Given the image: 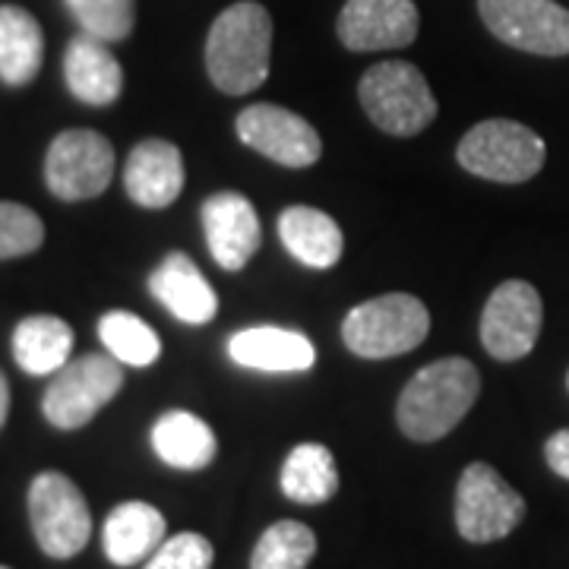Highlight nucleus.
<instances>
[{"instance_id": "obj_14", "label": "nucleus", "mask_w": 569, "mask_h": 569, "mask_svg": "<svg viewBox=\"0 0 569 569\" xmlns=\"http://www.w3.org/2000/svg\"><path fill=\"white\" fill-rule=\"evenodd\" d=\"M203 228L212 260L228 272L244 269L250 263V257L257 253L260 238H263L253 203L241 193H231V190L206 200Z\"/></svg>"}, {"instance_id": "obj_33", "label": "nucleus", "mask_w": 569, "mask_h": 569, "mask_svg": "<svg viewBox=\"0 0 569 569\" xmlns=\"http://www.w3.org/2000/svg\"><path fill=\"white\" fill-rule=\"evenodd\" d=\"M567 387H569V377H567Z\"/></svg>"}, {"instance_id": "obj_28", "label": "nucleus", "mask_w": 569, "mask_h": 569, "mask_svg": "<svg viewBox=\"0 0 569 569\" xmlns=\"http://www.w3.org/2000/svg\"><path fill=\"white\" fill-rule=\"evenodd\" d=\"M44 241L41 219L20 203H0V260L36 253Z\"/></svg>"}, {"instance_id": "obj_29", "label": "nucleus", "mask_w": 569, "mask_h": 569, "mask_svg": "<svg viewBox=\"0 0 569 569\" xmlns=\"http://www.w3.org/2000/svg\"><path fill=\"white\" fill-rule=\"evenodd\" d=\"M212 567V545L197 531H181L164 538L159 550L146 560L142 569H209Z\"/></svg>"}, {"instance_id": "obj_24", "label": "nucleus", "mask_w": 569, "mask_h": 569, "mask_svg": "<svg viewBox=\"0 0 569 569\" xmlns=\"http://www.w3.org/2000/svg\"><path fill=\"white\" fill-rule=\"evenodd\" d=\"M279 485H282L284 497L295 503H305V507L326 503L339 490V471H336L332 452L323 443L295 447L284 459Z\"/></svg>"}, {"instance_id": "obj_8", "label": "nucleus", "mask_w": 569, "mask_h": 569, "mask_svg": "<svg viewBox=\"0 0 569 569\" xmlns=\"http://www.w3.org/2000/svg\"><path fill=\"white\" fill-rule=\"evenodd\" d=\"M526 519V500L488 462H471L456 488V529L471 545L507 538Z\"/></svg>"}, {"instance_id": "obj_26", "label": "nucleus", "mask_w": 569, "mask_h": 569, "mask_svg": "<svg viewBox=\"0 0 569 569\" xmlns=\"http://www.w3.org/2000/svg\"><path fill=\"white\" fill-rule=\"evenodd\" d=\"M317 553V535L305 522L282 519L260 535L250 569H307Z\"/></svg>"}, {"instance_id": "obj_13", "label": "nucleus", "mask_w": 569, "mask_h": 569, "mask_svg": "<svg viewBox=\"0 0 569 569\" xmlns=\"http://www.w3.org/2000/svg\"><path fill=\"white\" fill-rule=\"evenodd\" d=\"M418 7L411 0H346L339 13V39L348 51H389L418 39Z\"/></svg>"}, {"instance_id": "obj_16", "label": "nucleus", "mask_w": 569, "mask_h": 569, "mask_svg": "<svg viewBox=\"0 0 569 569\" xmlns=\"http://www.w3.org/2000/svg\"><path fill=\"white\" fill-rule=\"evenodd\" d=\"M149 291L181 323L203 326L219 310L212 284L206 282V276L187 253H168L162 266L149 276Z\"/></svg>"}, {"instance_id": "obj_15", "label": "nucleus", "mask_w": 569, "mask_h": 569, "mask_svg": "<svg viewBox=\"0 0 569 569\" xmlns=\"http://www.w3.org/2000/svg\"><path fill=\"white\" fill-rule=\"evenodd\" d=\"M127 197L142 209H164L183 190V156L174 142L142 140L123 168Z\"/></svg>"}, {"instance_id": "obj_27", "label": "nucleus", "mask_w": 569, "mask_h": 569, "mask_svg": "<svg viewBox=\"0 0 569 569\" xmlns=\"http://www.w3.org/2000/svg\"><path fill=\"white\" fill-rule=\"evenodd\" d=\"M86 36L123 41L137 22V0H63Z\"/></svg>"}, {"instance_id": "obj_30", "label": "nucleus", "mask_w": 569, "mask_h": 569, "mask_svg": "<svg viewBox=\"0 0 569 569\" xmlns=\"http://www.w3.org/2000/svg\"><path fill=\"white\" fill-rule=\"evenodd\" d=\"M545 459H548V466L553 468L560 478H567L569 481V427L567 430H557L548 443H545Z\"/></svg>"}, {"instance_id": "obj_6", "label": "nucleus", "mask_w": 569, "mask_h": 569, "mask_svg": "<svg viewBox=\"0 0 569 569\" xmlns=\"http://www.w3.org/2000/svg\"><path fill=\"white\" fill-rule=\"evenodd\" d=\"M29 522L39 548L51 560L77 557L92 538L89 503L82 490L61 471H41L29 485Z\"/></svg>"}, {"instance_id": "obj_18", "label": "nucleus", "mask_w": 569, "mask_h": 569, "mask_svg": "<svg viewBox=\"0 0 569 569\" xmlns=\"http://www.w3.org/2000/svg\"><path fill=\"white\" fill-rule=\"evenodd\" d=\"M228 355L241 367L269 370V373H298V370H310L317 361L310 339L282 326H253L231 336Z\"/></svg>"}, {"instance_id": "obj_1", "label": "nucleus", "mask_w": 569, "mask_h": 569, "mask_svg": "<svg viewBox=\"0 0 569 569\" xmlns=\"http://www.w3.org/2000/svg\"><path fill=\"white\" fill-rule=\"evenodd\" d=\"M272 17L263 3L241 0L222 10L206 39V70L228 96H247L269 77Z\"/></svg>"}, {"instance_id": "obj_10", "label": "nucleus", "mask_w": 569, "mask_h": 569, "mask_svg": "<svg viewBox=\"0 0 569 569\" xmlns=\"http://www.w3.org/2000/svg\"><path fill=\"white\" fill-rule=\"evenodd\" d=\"M478 13L509 48L541 58L569 54V10L557 0H478Z\"/></svg>"}, {"instance_id": "obj_31", "label": "nucleus", "mask_w": 569, "mask_h": 569, "mask_svg": "<svg viewBox=\"0 0 569 569\" xmlns=\"http://www.w3.org/2000/svg\"><path fill=\"white\" fill-rule=\"evenodd\" d=\"M7 411H10V387H7V377L0 370V427L7 425Z\"/></svg>"}, {"instance_id": "obj_25", "label": "nucleus", "mask_w": 569, "mask_h": 569, "mask_svg": "<svg viewBox=\"0 0 569 569\" xmlns=\"http://www.w3.org/2000/svg\"><path fill=\"white\" fill-rule=\"evenodd\" d=\"M99 339L108 348L111 358H118L121 365L149 367L162 355V342L156 336V329L140 320L137 313L127 310H111L99 320Z\"/></svg>"}, {"instance_id": "obj_9", "label": "nucleus", "mask_w": 569, "mask_h": 569, "mask_svg": "<svg viewBox=\"0 0 569 569\" xmlns=\"http://www.w3.org/2000/svg\"><path fill=\"white\" fill-rule=\"evenodd\" d=\"M114 178V149L96 130H63L48 146L44 181L48 190L67 200H92L108 190Z\"/></svg>"}, {"instance_id": "obj_19", "label": "nucleus", "mask_w": 569, "mask_h": 569, "mask_svg": "<svg viewBox=\"0 0 569 569\" xmlns=\"http://www.w3.org/2000/svg\"><path fill=\"white\" fill-rule=\"evenodd\" d=\"M164 516L152 503L127 500L108 512L102 529L104 557L114 567H133L149 560L164 541Z\"/></svg>"}, {"instance_id": "obj_32", "label": "nucleus", "mask_w": 569, "mask_h": 569, "mask_svg": "<svg viewBox=\"0 0 569 569\" xmlns=\"http://www.w3.org/2000/svg\"><path fill=\"white\" fill-rule=\"evenodd\" d=\"M0 569H10V567H0Z\"/></svg>"}, {"instance_id": "obj_2", "label": "nucleus", "mask_w": 569, "mask_h": 569, "mask_svg": "<svg viewBox=\"0 0 569 569\" xmlns=\"http://www.w3.org/2000/svg\"><path fill=\"white\" fill-rule=\"evenodd\" d=\"M481 377L466 358H443L421 367L399 396L396 418L408 440L433 443L447 437L475 406Z\"/></svg>"}, {"instance_id": "obj_21", "label": "nucleus", "mask_w": 569, "mask_h": 569, "mask_svg": "<svg viewBox=\"0 0 569 569\" xmlns=\"http://www.w3.org/2000/svg\"><path fill=\"white\" fill-rule=\"evenodd\" d=\"M44 61V32L39 20L17 3L0 7V80L26 86L39 77Z\"/></svg>"}, {"instance_id": "obj_12", "label": "nucleus", "mask_w": 569, "mask_h": 569, "mask_svg": "<svg viewBox=\"0 0 569 569\" xmlns=\"http://www.w3.org/2000/svg\"><path fill=\"white\" fill-rule=\"evenodd\" d=\"M238 137L244 146L284 168H307L320 159L323 142L310 123L282 104H250L238 114Z\"/></svg>"}, {"instance_id": "obj_3", "label": "nucleus", "mask_w": 569, "mask_h": 569, "mask_svg": "<svg viewBox=\"0 0 569 569\" xmlns=\"http://www.w3.org/2000/svg\"><path fill=\"white\" fill-rule=\"evenodd\" d=\"M358 96L367 118L392 137H415L437 118V99L425 73L408 61L373 63L361 77Z\"/></svg>"}, {"instance_id": "obj_22", "label": "nucleus", "mask_w": 569, "mask_h": 569, "mask_svg": "<svg viewBox=\"0 0 569 569\" xmlns=\"http://www.w3.org/2000/svg\"><path fill=\"white\" fill-rule=\"evenodd\" d=\"M152 449L164 466L181 468V471H197L216 459V433L203 418L190 411H164L162 418L152 425Z\"/></svg>"}, {"instance_id": "obj_11", "label": "nucleus", "mask_w": 569, "mask_h": 569, "mask_svg": "<svg viewBox=\"0 0 569 569\" xmlns=\"http://www.w3.org/2000/svg\"><path fill=\"white\" fill-rule=\"evenodd\" d=\"M545 323V305L535 284L522 279H509L497 284L481 313V342L497 361H519L526 358Z\"/></svg>"}, {"instance_id": "obj_7", "label": "nucleus", "mask_w": 569, "mask_h": 569, "mask_svg": "<svg viewBox=\"0 0 569 569\" xmlns=\"http://www.w3.org/2000/svg\"><path fill=\"white\" fill-rule=\"evenodd\" d=\"M123 387V365L104 355H82L54 373L44 389L41 411L58 430H80L102 411Z\"/></svg>"}, {"instance_id": "obj_17", "label": "nucleus", "mask_w": 569, "mask_h": 569, "mask_svg": "<svg viewBox=\"0 0 569 569\" xmlns=\"http://www.w3.org/2000/svg\"><path fill=\"white\" fill-rule=\"evenodd\" d=\"M63 77L73 99L92 108L114 104L123 92V70L118 58L108 51V41L96 36H77L63 54Z\"/></svg>"}, {"instance_id": "obj_23", "label": "nucleus", "mask_w": 569, "mask_h": 569, "mask_svg": "<svg viewBox=\"0 0 569 569\" xmlns=\"http://www.w3.org/2000/svg\"><path fill=\"white\" fill-rule=\"evenodd\" d=\"M73 351V329L61 317L36 313L26 317L13 332V358L32 377L58 373Z\"/></svg>"}, {"instance_id": "obj_20", "label": "nucleus", "mask_w": 569, "mask_h": 569, "mask_svg": "<svg viewBox=\"0 0 569 569\" xmlns=\"http://www.w3.org/2000/svg\"><path fill=\"white\" fill-rule=\"evenodd\" d=\"M279 234L284 250L310 269H329L342 257V228L332 216L313 206H291L279 216Z\"/></svg>"}, {"instance_id": "obj_4", "label": "nucleus", "mask_w": 569, "mask_h": 569, "mask_svg": "<svg viewBox=\"0 0 569 569\" xmlns=\"http://www.w3.org/2000/svg\"><path fill=\"white\" fill-rule=\"evenodd\" d=\"M430 332V313L415 295H380L348 310L342 339L358 358H396L418 348Z\"/></svg>"}, {"instance_id": "obj_5", "label": "nucleus", "mask_w": 569, "mask_h": 569, "mask_svg": "<svg viewBox=\"0 0 569 569\" xmlns=\"http://www.w3.org/2000/svg\"><path fill=\"white\" fill-rule=\"evenodd\" d=\"M545 156L548 146L531 127L503 118L475 123L456 149L466 171L497 183L529 181L545 168Z\"/></svg>"}]
</instances>
